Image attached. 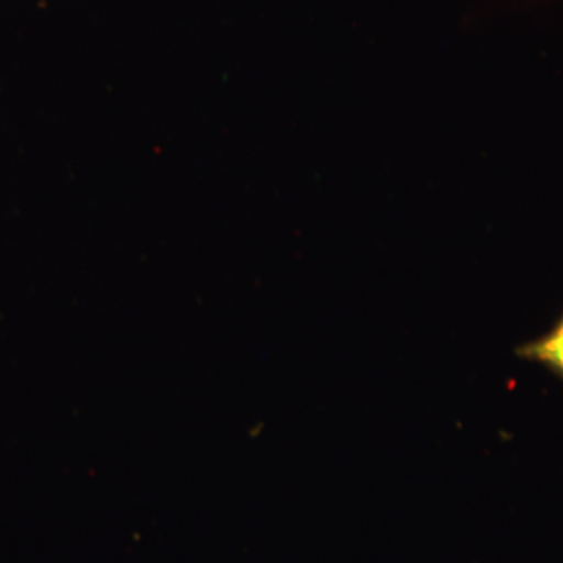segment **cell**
I'll return each instance as SVG.
<instances>
[{
    "instance_id": "cell-1",
    "label": "cell",
    "mask_w": 563,
    "mask_h": 563,
    "mask_svg": "<svg viewBox=\"0 0 563 563\" xmlns=\"http://www.w3.org/2000/svg\"><path fill=\"white\" fill-rule=\"evenodd\" d=\"M520 354L526 358L550 366L551 369L563 376V318L553 331L537 342L529 343L528 346L520 350Z\"/></svg>"
}]
</instances>
